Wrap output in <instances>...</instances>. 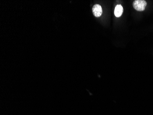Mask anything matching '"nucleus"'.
Returning <instances> with one entry per match:
<instances>
[{"label":"nucleus","mask_w":153,"mask_h":115,"mask_svg":"<svg viewBox=\"0 0 153 115\" xmlns=\"http://www.w3.org/2000/svg\"><path fill=\"white\" fill-rule=\"evenodd\" d=\"M123 12V8L122 5H117L115 7L114 14L116 17L118 18L120 17L122 15Z\"/></svg>","instance_id":"7ed1b4c3"},{"label":"nucleus","mask_w":153,"mask_h":115,"mask_svg":"<svg viewBox=\"0 0 153 115\" xmlns=\"http://www.w3.org/2000/svg\"><path fill=\"white\" fill-rule=\"evenodd\" d=\"M92 12L94 16L99 17L102 15V9L100 5L96 4L93 7Z\"/></svg>","instance_id":"f03ea898"},{"label":"nucleus","mask_w":153,"mask_h":115,"mask_svg":"<svg viewBox=\"0 0 153 115\" xmlns=\"http://www.w3.org/2000/svg\"><path fill=\"white\" fill-rule=\"evenodd\" d=\"M147 6V2L144 0H136L133 2V7L137 11H143Z\"/></svg>","instance_id":"f257e3e1"}]
</instances>
